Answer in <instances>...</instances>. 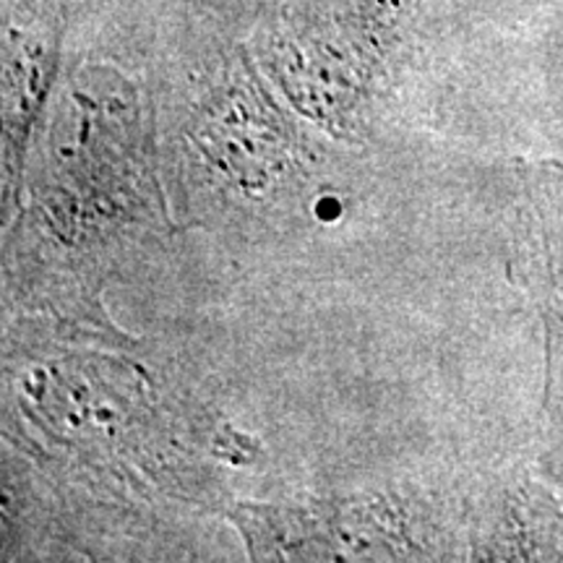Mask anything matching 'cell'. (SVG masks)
<instances>
[{
  "instance_id": "7a4b0ae2",
  "label": "cell",
  "mask_w": 563,
  "mask_h": 563,
  "mask_svg": "<svg viewBox=\"0 0 563 563\" xmlns=\"http://www.w3.org/2000/svg\"><path fill=\"white\" fill-rule=\"evenodd\" d=\"M53 63L55 45L47 34L45 37L30 34L24 42L13 37L9 76H5V183H11V196L19 191L26 139H30L40 104L45 100Z\"/></svg>"
},
{
  "instance_id": "6da1fadb",
  "label": "cell",
  "mask_w": 563,
  "mask_h": 563,
  "mask_svg": "<svg viewBox=\"0 0 563 563\" xmlns=\"http://www.w3.org/2000/svg\"><path fill=\"white\" fill-rule=\"evenodd\" d=\"M527 191V266L548 332V415L555 446H563V167L538 165Z\"/></svg>"
}]
</instances>
